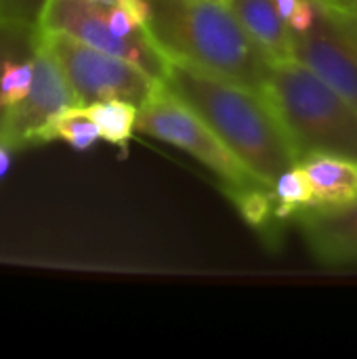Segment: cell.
Here are the masks:
<instances>
[{
    "label": "cell",
    "instance_id": "6da1fadb",
    "mask_svg": "<svg viewBox=\"0 0 357 359\" xmlns=\"http://www.w3.org/2000/svg\"><path fill=\"white\" fill-rule=\"evenodd\" d=\"M162 86L191 107L263 183L274 185L299 162L290 137L263 93L177 61H168Z\"/></svg>",
    "mask_w": 357,
    "mask_h": 359
},
{
    "label": "cell",
    "instance_id": "7a4b0ae2",
    "mask_svg": "<svg viewBox=\"0 0 357 359\" xmlns=\"http://www.w3.org/2000/svg\"><path fill=\"white\" fill-rule=\"evenodd\" d=\"M147 34L168 59L263 93L269 59L225 2L147 0Z\"/></svg>",
    "mask_w": 357,
    "mask_h": 359
},
{
    "label": "cell",
    "instance_id": "3957f363",
    "mask_svg": "<svg viewBox=\"0 0 357 359\" xmlns=\"http://www.w3.org/2000/svg\"><path fill=\"white\" fill-rule=\"evenodd\" d=\"M263 95L299 160L309 154L357 158V107L295 57L271 61Z\"/></svg>",
    "mask_w": 357,
    "mask_h": 359
},
{
    "label": "cell",
    "instance_id": "277c9868",
    "mask_svg": "<svg viewBox=\"0 0 357 359\" xmlns=\"http://www.w3.org/2000/svg\"><path fill=\"white\" fill-rule=\"evenodd\" d=\"M38 29L61 32L99 50L122 57L160 82L166 76L168 59L120 0L116 4H99L93 0H44Z\"/></svg>",
    "mask_w": 357,
    "mask_h": 359
},
{
    "label": "cell",
    "instance_id": "5b68a950",
    "mask_svg": "<svg viewBox=\"0 0 357 359\" xmlns=\"http://www.w3.org/2000/svg\"><path fill=\"white\" fill-rule=\"evenodd\" d=\"M137 133L191 156L219 179L223 194L263 183L225 147V143L191 107L164 86H160V90L139 107Z\"/></svg>",
    "mask_w": 357,
    "mask_h": 359
},
{
    "label": "cell",
    "instance_id": "8992f818",
    "mask_svg": "<svg viewBox=\"0 0 357 359\" xmlns=\"http://www.w3.org/2000/svg\"><path fill=\"white\" fill-rule=\"evenodd\" d=\"M38 36L65 74L78 103L84 107L105 99H124L141 107L162 86L160 80L139 65L67 34L38 29Z\"/></svg>",
    "mask_w": 357,
    "mask_h": 359
},
{
    "label": "cell",
    "instance_id": "52a82bcc",
    "mask_svg": "<svg viewBox=\"0 0 357 359\" xmlns=\"http://www.w3.org/2000/svg\"><path fill=\"white\" fill-rule=\"evenodd\" d=\"M74 105L80 103L65 74L38 36L32 88L17 105L4 109L0 120V141L13 151L44 145L50 120Z\"/></svg>",
    "mask_w": 357,
    "mask_h": 359
},
{
    "label": "cell",
    "instance_id": "ba28073f",
    "mask_svg": "<svg viewBox=\"0 0 357 359\" xmlns=\"http://www.w3.org/2000/svg\"><path fill=\"white\" fill-rule=\"evenodd\" d=\"M292 57L357 107V27L347 15L318 2L314 25L292 34Z\"/></svg>",
    "mask_w": 357,
    "mask_h": 359
},
{
    "label": "cell",
    "instance_id": "9c48e42d",
    "mask_svg": "<svg viewBox=\"0 0 357 359\" xmlns=\"http://www.w3.org/2000/svg\"><path fill=\"white\" fill-rule=\"evenodd\" d=\"M295 221L305 238L311 257L320 265H357V202L332 210L309 208Z\"/></svg>",
    "mask_w": 357,
    "mask_h": 359
},
{
    "label": "cell",
    "instance_id": "30bf717a",
    "mask_svg": "<svg viewBox=\"0 0 357 359\" xmlns=\"http://www.w3.org/2000/svg\"><path fill=\"white\" fill-rule=\"evenodd\" d=\"M309 187L311 208L332 210L357 202V158L341 154H309L299 160Z\"/></svg>",
    "mask_w": 357,
    "mask_h": 359
},
{
    "label": "cell",
    "instance_id": "8fae6325",
    "mask_svg": "<svg viewBox=\"0 0 357 359\" xmlns=\"http://www.w3.org/2000/svg\"><path fill=\"white\" fill-rule=\"evenodd\" d=\"M225 4L269 61L292 57V32L276 0H225Z\"/></svg>",
    "mask_w": 357,
    "mask_h": 359
},
{
    "label": "cell",
    "instance_id": "7c38bea8",
    "mask_svg": "<svg viewBox=\"0 0 357 359\" xmlns=\"http://www.w3.org/2000/svg\"><path fill=\"white\" fill-rule=\"evenodd\" d=\"M225 196L231 200L246 225H250L265 242H269L271 246L280 242L284 221L276 212V198L271 185L257 183L244 189L227 191Z\"/></svg>",
    "mask_w": 357,
    "mask_h": 359
},
{
    "label": "cell",
    "instance_id": "4fadbf2b",
    "mask_svg": "<svg viewBox=\"0 0 357 359\" xmlns=\"http://www.w3.org/2000/svg\"><path fill=\"white\" fill-rule=\"evenodd\" d=\"M86 109L90 111L103 141L122 149L130 143L137 130L139 105L124 99H105L86 105Z\"/></svg>",
    "mask_w": 357,
    "mask_h": 359
},
{
    "label": "cell",
    "instance_id": "5bb4252c",
    "mask_svg": "<svg viewBox=\"0 0 357 359\" xmlns=\"http://www.w3.org/2000/svg\"><path fill=\"white\" fill-rule=\"evenodd\" d=\"M63 141L76 151H86L97 141H101V133L84 105H74L57 114L46 130V143Z\"/></svg>",
    "mask_w": 357,
    "mask_h": 359
},
{
    "label": "cell",
    "instance_id": "9a60e30c",
    "mask_svg": "<svg viewBox=\"0 0 357 359\" xmlns=\"http://www.w3.org/2000/svg\"><path fill=\"white\" fill-rule=\"evenodd\" d=\"M271 189H274V198H276V212L284 223L295 221L299 215H303L305 210L311 208V202H314L311 187H309V181L299 162L292 164L290 168H286L274 181Z\"/></svg>",
    "mask_w": 357,
    "mask_h": 359
},
{
    "label": "cell",
    "instance_id": "2e32d148",
    "mask_svg": "<svg viewBox=\"0 0 357 359\" xmlns=\"http://www.w3.org/2000/svg\"><path fill=\"white\" fill-rule=\"evenodd\" d=\"M38 46V23L0 15V74L8 61L27 59Z\"/></svg>",
    "mask_w": 357,
    "mask_h": 359
},
{
    "label": "cell",
    "instance_id": "e0dca14e",
    "mask_svg": "<svg viewBox=\"0 0 357 359\" xmlns=\"http://www.w3.org/2000/svg\"><path fill=\"white\" fill-rule=\"evenodd\" d=\"M32 82H34V55L27 59L8 61L0 74V107L6 109L11 105H17L29 93Z\"/></svg>",
    "mask_w": 357,
    "mask_h": 359
},
{
    "label": "cell",
    "instance_id": "ac0fdd59",
    "mask_svg": "<svg viewBox=\"0 0 357 359\" xmlns=\"http://www.w3.org/2000/svg\"><path fill=\"white\" fill-rule=\"evenodd\" d=\"M42 4H44V0H0V15L38 23Z\"/></svg>",
    "mask_w": 357,
    "mask_h": 359
},
{
    "label": "cell",
    "instance_id": "d6986e66",
    "mask_svg": "<svg viewBox=\"0 0 357 359\" xmlns=\"http://www.w3.org/2000/svg\"><path fill=\"white\" fill-rule=\"evenodd\" d=\"M320 2L322 6L330 8V11H337V13H343V15H349L357 11V0H316Z\"/></svg>",
    "mask_w": 357,
    "mask_h": 359
},
{
    "label": "cell",
    "instance_id": "ffe728a7",
    "mask_svg": "<svg viewBox=\"0 0 357 359\" xmlns=\"http://www.w3.org/2000/svg\"><path fill=\"white\" fill-rule=\"evenodd\" d=\"M11 166H13V149L0 141V179H4L8 175Z\"/></svg>",
    "mask_w": 357,
    "mask_h": 359
},
{
    "label": "cell",
    "instance_id": "44dd1931",
    "mask_svg": "<svg viewBox=\"0 0 357 359\" xmlns=\"http://www.w3.org/2000/svg\"><path fill=\"white\" fill-rule=\"evenodd\" d=\"M347 17H349V19L353 21V25H356V27H357V11H353V13H349Z\"/></svg>",
    "mask_w": 357,
    "mask_h": 359
},
{
    "label": "cell",
    "instance_id": "7402d4cb",
    "mask_svg": "<svg viewBox=\"0 0 357 359\" xmlns=\"http://www.w3.org/2000/svg\"><path fill=\"white\" fill-rule=\"evenodd\" d=\"M93 2H99V4H116L118 0H93Z\"/></svg>",
    "mask_w": 357,
    "mask_h": 359
},
{
    "label": "cell",
    "instance_id": "603a6c76",
    "mask_svg": "<svg viewBox=\"0 0 357 359\" xmlns=\"http://www.w3.org/2000/svg\"><path fill=\"white\" fill-rule=\"evenodd\" d=\"M2 114H4V107H0V120H2Z\"/></svg>",
    "mask_w": 357,
    "mask_h": 359
},
{
    "label": "cell",
    "instance_id": "cb8c5ba5",
    "mask_svg": "<svg viewBox=\"0 0 357 359\" xmlns=\"http://www.w3.org/2000/svg\"><path fill=\"white\" fill-rule=\"evenodd\" d=\"M215 2H225V0H215Z\"/></svg>",
    "mask_w": 357,
    "mask_h": 359
}]
</instances>
